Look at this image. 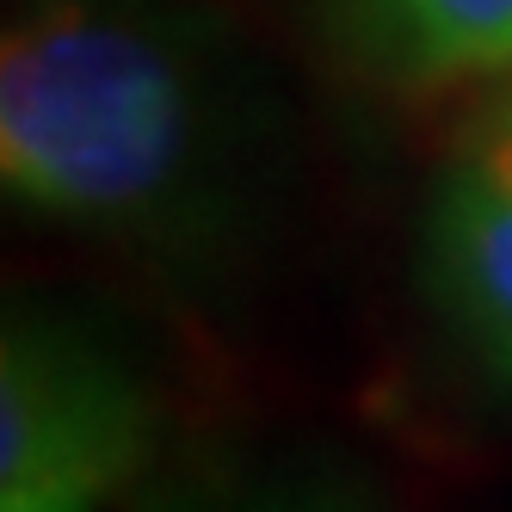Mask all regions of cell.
<instances>
[{
	"instance_id": "obj_5",
	"label": "cell",
	"mask_w": 512,
	"mask_h": 512,
	"mask_svg": "<svg viewBox=\"0 0 512 512\" xmlns=\"http://www.w3.org/2000/svg\"><path fill=\"white\" fill-rule=\"evenodd\" d=\"M161 512H334L321 500H241V506H161Z\"/></svg>"
},
{
	"instance_id": "obj_1",
	"label": "cell",
	"mask_w": 512,
	"mask_h": 512,
	"mask_svg": "<svg viewBox=\"0 0 512 512\" xmlns=\"http://www.w3.org/2000/svg\"><path fill=\"white\" fill-rule=\"evenodd\" d=\"M198 68L155 19L44 7L0 56V167L13 198L75 223L167 216L198 161Z\"/></svg>"
},
{
	"instance_id": "obj_2",
	"label": "cell",
	"mask_w": 512,
	"mask_h": 512,
	"mask_svg": "<svg viewBox=\"0 0 512 512\" xmlns=\"http://www.w3.org/2000/svg\"><path fill=\"white\" fill-rule=\"evenodd\" d=\"M149 438L136 377L50 321H13L0 352V512H99Z\"/></svg>"
},
{
	"instance_id": "obj_3",
	"label": "cell",
	"mask_w": 512,
	"mask_h": 512,
	"mask_svg": "<svg viewBox=\"0 0 512 512\" xmlns=\"http://www.w3.org/2000/svg\"><path fill=\"white\" fill-rule=\"evenodd\" d=\"M432 284L488 371L512 383V99L463 136L438 186Z\"/></svg>"
},
{
	"instance_id": "obj_4",
	"label": "cell",
	"mask_w": 512,
	"mask_h": 512,
	"mask_svg": "<svg viewBox=\"0 0 512 512\" xmlns=\"http://www.w3.org/2000/svg\"><path fill=\"white\" fill-rule=\"evenodd\" d=\"M377 13L420 75L512 62V0H377Z\"/></svg>"
}]
</instances>
